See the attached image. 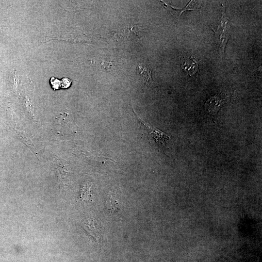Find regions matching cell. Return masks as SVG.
Returning <instances> with one entry per match:
<instances>
[{"instance_id": "1", "label": "cell", "mask_w": 262, "mask_h": 262, "mask_svg": "<svg viewBox=\"0 0 262 262\" xmlns=\"http://www.w3.org/2000/svg\"><path fill=\"white\" fill-rule=\"evenodd\" d=\"M229 22L226 17L225 8L223 6L222 17L219 20L216 32H214L216 42L221 51H224L226 44L229 39Z\"/></svg>"}, {"instance_id": "2", "label": "cell", "mask_w": 262, "mask_h": 262, "mask_svg": "<svg viewBox=\"0 0 262 262\" xmlns=\"http://www.w3.org/2000/svg\"><path fill=\"white\" fill-rule=\"evenodd\" d=\"M133 112L136 115L141 126H143L147 131L150 138L154 140L160 146H164L167 141L170 139V136L148 122H145L138 116L134 110Z\"/></svg>"}, {"instance_id": "3", "label": "cell", "mask_w": 262, "mask_h": 262, "mask_svg": "<svg viewBox=\"0 0 262 262\" xmlns=\"http://www.w3.org/2000/svg\"><path fill=\"white\" fill-rule=\"evenodd\" d=\"M230 96L225 94H216L209 98L205 102L204 107L209 114L214 117L218 113L221 107L229 101Z\"/></svg>"}, {"instance_id": "4", "label": "cell", "mask_w": 262, "mask_h": 262, "mask_svg": "<svg viewBox=\"0 0 262 262\" xmlns=\"http://www.w3.org/2000/svg\"><path fill=\"white\" fill-rule=\"evenodd\" d=\"M198 63L193 56L183 57L181 59L182 69L190 76H194L198 70Z\"/></svg>"}, {"instance_id": "5", "label": "cell", "mask_w": 262, "mask_h": 262, "mask_svg": "<svg viewBox=\"0 0 262 262\" xmlns=\"http://www.w3.org/2000/svg\"><path fill=\"white\" fill-rule=\"evenodd\" d=\"M138 75L146 84H149L152 80V75L149 68L144 64H139L136 68Z\"/></svg>"}, {"instance_id": "6", "label": "cell", "mask_w": 262, "mask_h": 262, "mask_svg": "<svg viewBox=\"0 0 262 262\" xmlns=\"http://www.w3.org/2000/svg\"><path fill=\"white\" fill-rule=\"evenodd\" d=\"M195 3V1L191 0L185 7L180 9H175L168 5H165V6L170 9L169 10H170L172 14L177 15L179 18L182 13L184 11L187 10H193L195 8H192V7L193 6Z\"/></svg>"}, {"instance_id": "7", "label": "cell", "mask_w": 262, "mask_h": 262, "mask_svg": "<svg viewBox=\"0 0 262 262\" xmlns=\"http://www.w3.org/2000/svg\"><path fill=\"white\" fill-rule=\"evenodd\" d=\"M107 204L108 209L111 211H116L119 209L118 201L116 197L113 195H111L107 200Z\"/></svg>"}, {"instance_id": "8", "label": "cell", "mask_w": 262, "mask_h": 262, "mask_svg": "<svg viewBox=\"0 0 262 262\" xmlns=\"http://www.w3.org/2000/svg\"><path fill=\"white\" fill-rule=\"evenodd\" d=\"M50 83L52 88L54 90L61 88V80L55 78L54 77H51L50 79Z\"/></svg>"}, {"instance_id": "9", "label": "cell", "mask_w": 262, "mask_h": 262, "mask_svg": "<svg viewBox=\"0 0 262 262\" xmlns=\"http://www.w3.org/2000/svg\"><path fill=\"white\" fill-rule=\"evenodd\" d=\"M72 82V81L67 77L62 78L61 80V88L63 89L68 88L71 85Z\"/></svg>"}]
</instances>
